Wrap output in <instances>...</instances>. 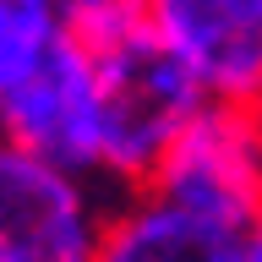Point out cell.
Here are the masks:
<instances>
[{
	"instance_id": "6da1fadb",
	"label": "cell",
	"mask_w": 262,
	"mask_h": 262,
	"mask_svg": "<svg viewBox=\"0 0 262 262\" xmlns=\"http://www.w3.org/2000/svg\"><path fill=\"white\" fill-rule=\"evenodd\" d=\"M98 82V147H93V180H104L120 196H142L191 126L208 93L180 66V55L147 28L131 44L93 55Z\"/></svg>"
},
{
	"instance_id": "7a4b0ae2",
	"label": "cell",
	"mask_w": 262,
	"mask_h": 262,
	"mask_svg": "<svg viewBox=\"0 0 262 262\" xmlns=\"http://www.w3.org/2000/svg\"><path fill=\"white\" fill-rule=\"evenodd\" d=\"M126 196L0 142V262H98Z\"/></svg>"
},
{
	"instance_id": "3957f363",
	"label": "cell",
	"mask_w": 262,
	"mask_h": 262,
	"mask_svg": "<svg viewBox=\"0 0 262 262\" xmlns=\"http://www.w3.org/2000/svg\"><path fill=\"white\" fill-rule=\"evenodd\" d=\"M147 196L196 224L246 235L262 219V110L202 104V115L159 164Z\"/></svg>"
},
{
	"instance_id": "277c9868",
	"label": "cell",
	"mask_w": 262,
	"mask_h": 262,
	"mask_svg": "<svg viewBox=\"0 0 262 262\" xmlns=\"http://www.w3.org/2000/svg\"><path fill=\"white\" fill-rule=\"evenodd\" d=\"M0 142H16L49 164L93 175V147H98L93 55L60 38L38 71H28L11 93H0Z\"/></svg>"
},
{
	"instance_id": "5b68a950",
	"label": "cell",
	"mask_w": 262,
	"mask_h": 262,
	"mask_svg": "<svg viewBox=\"0 0 262 262\" xmlns=\"http://www.w3.org/2000/svg\"><path fill=\"white\" fill-rule=\"evenodd\" d=\"M153 33L208 104L262 110V0H153Z\"/></svg>"
},
{
	"instance_id": "8992f818",
	"label": "cell",
	"mask_w": 262,
	"mask_h": 262,
	"mask_svg": "<svg viewBox=\"0 0 262 262\" xmlns=\"http://www.w3.org/2000/svg\"><path fill=\"white\" fill-rule=\"evenodd\" d=\"M241 241L246 235H224L213 224H196V219H186L169 202L142 191V196L120 202L98 262H246Z\"/></svg>"
},
{
	"instance_id": "52a82bcc",
	"label": "cell",
	"mask_w": 262,
	"mask_h": 262,
	"mask_svg": "<svg viewBox=\"0 0 262 262\" xmlns=\"http://www.w3.org/2000/svg\"><path fill=\"white\" fill-rule=\"evenodd\" d=\"M60 38V0H0V93L38 71Z\"/></svg>"
},
{
	"instance_id": "ba28073f",
	"label": "cell",
	"mask_w": 262,
	"mask_h": 262,
	"mask_svg": "<svg viewBox=\"0 0 262 262\" xmlns=\"http://www.w3.org/2000/svg\"><path fill=\"white\" fill-rule=\"evenodd\" d=\"M153 28V0H60V33L88 55L131 44Z\"/></svg>"
},
{
	"instance_id": "9c48e42d",
	"label": "cell",
	"mask_w": 262,
	"mask_h": 262,
	"mask_svg": "<svg viewBox=\"0 0 262 262\" xmlns=\"http://www.w3.org/2000/svg\"><path fill=\"white\" fill-rule=\"evenodd\" d=\"M241 257H246V262H262V219H257L251 229H246V241H241Z\"/></svg>"
}]
</instances>
